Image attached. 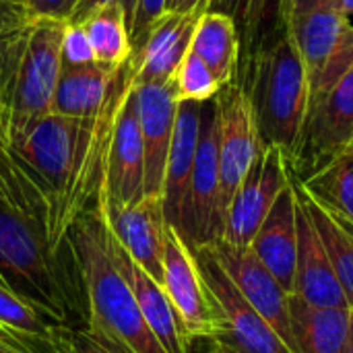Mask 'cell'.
<instances>
[{
  "label": "cell",
  "mask_w": 353,
  "mask_h": 353,
  "mask_svg": "<svg viewBox=\"0 0 353 353\" xmlns=\"http://www.w3.org/2000/svg\"><path fill=\"white\" fill-rule=\"evenodd\" d=\"M0 283L54 323L87 329V300L74 242L54 248L43 225L0 201Z\"/></svg>",
  "instance_id": "cell-1"
},
{
  "label": "cell",
  "mask_w": 353,
  "mask_h": 353,
  "mask_svg": "<svg viewBox=\"0 0 353 353\" xmlns=\"http://www.w3.org/2000/svg\"><path fill=\"white\" fill-rule=\"evenodd\" d=\"M70 236L85 285V333L110 353H165L114 261L112 234L101 211L93 207L83 213Z\"/></svg>",
  "instance_id": "cell-2"
},
{
  "label": "cell",
  "mask_w": 353,
  "mask_h": 353,
  "mask_svg": "<svg viewBox=\"0 0 353 353\" xmlns=\"http://www.w3.org/2000/svg\"><path fill=\"white\" fill-rule=\"evenodd\" d=\"M242 89L248 95L263 147H277L290 159L310 97L304 62L290 27L263 46Z\"/></svg>",
  "instance_id": "cell-3"
},
{
  "label": "cell",
  "mask_w": 353,
  "mask_h": 353,
  "mask_svg": "<svg viewBox=\"0 0 353 353\" xmlns=\"http://www.w3.org/2000/svg\"><path fill=\"white\" fill-rule=\"evenodd\" d=\"M64 27L66 21L31 17L2 105V116L10 130L50 114L62 72L60 43Z\"/></svg>",
  "instance_id": "cell-4"
},
{
  "label": "cell",
  "mask_w": 353,
  "mask_h": 353,
  "mask_svg": "<svg viewBox=\"0 0 353 353\" xmlns=\"http://www.w3.org/2000/svg\"><path fill=\"white\" fill-rule=\"evenodd\" d=\"M353 143V66L329 89L308 97L300 139L288 159L290 174L304 182Z\"/></svg>",
  "instance_id": "cell-5"
},
{
  "label": "cell",
  "mask_w": 353,
  "mask_h": 353,
  "mask_svg": "<svg viewBox=\"0 0 353 353\" xmlns=\"http://www.w3.org/2000/svg\"><path fill=\"white\" fill-rule=\"evenodd\" d=\"M288 27L304 62L310 97L353 66V23L333 2L290 19Z\"/></svg>",
  "instance_id": "cell-6"
},
{
  "label": "cell",
  "mask_w": 353,
  "mask_h": 353,
  "mask_svg": "<svg viewBox=\"0 0 353 353\" xmlns=\"http://www.w3.org/2000/svg\"><path fill=\"white\" fill-rule=\"evenodd\" d=\"M192 252L223 327L217 341L238 353H294L275 333V329L240 294L236 283L217 261L211 244L194 246Z\"/></svg>",
  "instance_id": "cell-7"
},
{
  "label": "cell",
  "mask_w": 353,
  "mask_h": 353,
  "mask_svg": "<svg viewBox=\"0 0 353 353\" xmlns=\"http://www.w3.org/2000/svg\"><path fill=\"white\" fill-rule=\"evenodd\" d=\"M180 236L190 248L215 244L223 238L217 95L209 101H203L201 108V132L188 188L184 228Z\"/></svg>",
  "instance_id": "cell-8"
},
{
  "label": "cell",
  "mask_w": 353,
  "mask_h": 353,
  "mask_svg": "<svg viewBox=\"0 0 353 353\" xmlns=\"http://www.w3.org/2000/svg\"><path fill=\"white\" fill-rule=\"evenodd\" d=\"M163 290L188 341L217 339L221 335L223 327L199 271L194 252L172 225H168L163 248Z\"/></svg>",
  "instance_id": "cell-9"
},
{
  "label": "cell",
  "mask_w": 353,
  "mask_h": 353,
  "mask_svg": "<svg viewBox=\"0 0 353 353\" xmlns=\"http://www.w3.org/2000/svg\"><path fill=\"white\" fill-rule=\"evenodd\" d=\"M290 180L292 174L283 151L263 147L225 211L221 240L236 248H250L256 232Z\"/></svg>",
  "instance_id": "cell-10"
},
{
  "label": "cell",
  "mask_w": 353,
  "mask_h": 353,
  "mask_svg": "<svg viewBox=\"0 0 353 353\" xmlns=\"http://www.w3.org/2000/svg\"><path fill=\"white\" fill-rule=\"evenodd\" d=\"M219 108V184L223 223L225 211L263 149L252 108L246 91L238 83L221 87L217 93Z\"/></svg>",
  "instance_id": "cell-11"
},
{
  "label": "cell",
  "mask_w": 353,
  "mask_h": 353,
  "mask_svg": "<svg viewBox=\"0 0 353 353\" xmlns=\"http://www.w3.org/2000/svg\"><path fill=\"white\" fill-rule=\"evenodd\" d=\"M145 196V151L137 116L134 83L126 91L110 143L103 190L95 205L105 209H122Z\"/></svg>",
  "instance_id": "cell-12"
},
{
  "label": "cell",
  "mask_w": 353,
  "mask_h": 353,
  "mask_svg": "<svg viewBox=\"0 0 353 353\" xmlns=\"http://www.w3.org/2000/svg\"><path fill=\"white\" fill-rule=\"evenodd\" d=\"M118 246L159 285H163V248L168 219L161 196H143L139 203L122 209L95 205Z\"/></svg>",
  "instance_id": "cell-13"
},
{
  "label": "cell",
  "mask_w": 353,
  "mask_h": 353,
  "mask_svg": "<svg viewBox=\"0 0 353 353\" xmlns=\"http://www.w3.org/2000/svg\"><path fill=\"white\" fill-rule=\"evenodd\" d=\"M217 261L236 283L248 304L275 329L283 343L296 353L290 327V294L267 271L250 248H236L223 240L211 244Z\"/></svg>",
  "instance_id": "cell-14"
},
{
  "label": "cell",
  "mask_w": 353,
  "mask_h": 353,
  "mask_svg": "<svg viewBox=\"0 0 353 353\" xmlns=\"http://www.w3.org/2000/svg\"><path fill=\"white\" fill-rule=\"evenodd\" d=\"M134 99L145 151V196H161L180 101L172 83H134Z\"/></svg>",
  "instance_id": "cell-15"
},
{
  "label": "cell",
  "mask_w": 353,
  "mask_h": 353,
  "mask_svg": "<svg viewBox=\"0 0 353 353\" xmlns=\"http://www.w3.org/2000/svg\"><path fill=\"white\" fill-rule=\"evenodd\" d=\"M209 4H201L190 12H165L149 31L143 46L132 52L130 66L137 85L172 83L178 66L190 50L194 29Z\"/></svg>",
  "instance_id": "cell-16"
},
{
  "label": "cell",
  "mask_w": 353,
  "mask_h": 353,
  "mask_svg": "<svg viewBox=\"0 0 353 353\" xmlns=\"http://www.w3.org/2000/svg\"><path fill=\"white\" fill-rule=\"evenodd\" d=\"M296 217H298V256H296V277H294L292 296L323 308H352L337 279V273L331 265V259L298 192H296Z\"/></svg>",
  "instance_id": "cell-17"
},
{
  "label": "cell",
  "mask_w": 353,
  "mask_h": 353,
  "mask_svg": "<svg viewBox=\"0 0 353 353\" xmlns=\"http://www.w3.org/2000/svg\"><path fill=\"white\" fill-rule=\"evenodd\" d=\"M201 101H180L176 112L174 137L168 153L165 176H163V213L172 228L182 234L184 217H186V203H188V188L194 168V155L199 145L201 132Z\"/></svg>",
  "instance_id": "cell-18"
},
{
  "label": "cell",
  "mask_w": 353,
  "mask_h": 353,
  "mask_svg": "<svg viewBox=\"0 0 353 353\" xmlns=\"http://www.w3.org/2000/svg\"><path fill=\"white\" fill-rule=\"evenodd\" d=\"M250 250L267 267V271L292 294L296 277L298 256V217H296V192L290 184L277 196L273 209L256 232Z\"/></svg>",
  "instance_id": "cell-19"
},
{
  "label": "cell",
  "mask_w": 353,
  "mask_h": 353,
  "mask_svg": "<svg viewBox=\"0 0 353 353\" xmlns=\"http://www.w3.org/2000/svg\"><path fill=\"white\" fill-rule=\"evenodd\" d=\"M112 252H114V261H116L122 277L126 279V283H128V288H130V292H132V296L141 308L145 323L149 325V329L155 335V339L159 341V345L165 350V353H188L190 341L184 335L180 319L174 310L163 285H159L155 279H151L118 246L114 236H112Z\"/></svg>",
  "instance_id": "cell-20"
},
{
  "label": "cell",
  "mask_w": 353,
  "mask_h": 353,
  "mask_svg": "<svg viewBox=\"0 0 353 353\" xmlns=\"http://www.w3.org/2000/svg\"><path fill=\"white\" fill-rule=\"evenodd\" d=\"M209 10L221 12L234 21L240 43L234 83L244 87L256 54L271 37L288 27L283 0H209Z\"/></svg>",
  "instance_id": "cell-21"
},
{
  "label": "cell",
  "mask_w": 353,
  "mask_h": 353,
  "mask_svg": "<svg viewBox=\"0 0 353 353\" xmlns=\"http://www.w3.org/2000/svg\"><path fill=\"white\" fill-rule=\"evenodd\" d=\"M353 308H323L290 294V327L296 353H343Z\"/></svg>",
  "instance_id": "cell-22"
},
{
  "label": "cell",
  "mask_w": 353,
  "mask_h": 353,
  "mask_svg": "<svg viewBox=\"0 0 353 353\" xmlns=\"http://www.w3.org/2000/svg\"><path fill=\"white\" fill-rule=\"evenodd\" d=\"M116 72L118 68H108L97 62L79 68H62L50 114L77 120L95 118L112 93Z\"/></svg>",
  "instance_id": "cell-23"
},
{
  "label": "cell",
  "mask_w": 353,
  "mask_h": 353,
  "mask_svg": "<svg viewBox=\"0 0 353 353\" xmlns=\"http://www.w3.org/2000/svg\"><path fill=\"white\" fill-rule=\"evenodd\" d=\"M292 184L312 219V225L331 259V265L347 296V302L353 308V223L345 217L333 213L319 201H314L294 176H292Z\"/></svg>",
  "instance_id": "cell-24"
},
{
  "label": "cell",
  "mask_w": 353,
  "mask_h": 353,
  "mask_svg": "<svg viewBox=\"0 0 353 353\" xmlns=\"http://www.w3.org/2000/svg\"><path fill=\"white\" fill-rule=\"evenodd\" d=\"M190 50L209 66L221 87L236 81L240 43L230 17L215 10L203 12L194 29Z\"/></svg>",
  "instance_id": "cell-25"
},
{
  "label": "cell",
  "mask_w": 353,
  "mask_h": 353,
  "mask_svg": "<svg viewBox=\"0 0 353 353\" xmlns=\"http://www.w3.org/2000/svg\"><path fill=\"white\" fill-rule=\"evenodd\" d=\"M0 331L19 339L31 341L46 352L66 350L70 329L54 323L41 310L19 298L4 283H0Z\"/></svg>",
  "instance_id": "cell-26"
},
{
  "label": "cell",
  "mask_w": 353,
  "mask_h": 353,
  "mask_svg": "<svg viewBox=\"0 0 353 353\" xmlns=\"http://www.w3.org/2000/svg\"><path fill=\"white\" fill-rule=\"evenodd\" d=\"M77 25L85 29L97 64L120 68L132 58L128 19L120 4L101 6Z\"/></svg>",
  "instance_id": "cell-27"
},
{
  "label": "cell",
  "mask_w": 353,
  "mask_h": 353,
  "mask_svg": "<svg viewBox=\"0 0 353 353\" xmlns=\"http://www.w3.org/2000/svg\"><path fill=\"white\" fill-rule=\"evenodd\" d=\"M300 182V180H298ZM306 192L353 223V151L347 149L321 172L300 182Z\"/></svg>",
  "instance_id": "cell-28"
},
{
  "label": "cell",
  "mask_w": 353,
  "mask_h": 353,
  "mask_svg": "<svg viewBox=\"0 0 353 353\" xmlns=\"http://www.w3.org/2000/svg\"><path fill=\"white\" fill-rule=\"evenodd\" d=\"M172 87L176 91L178 101H201V103L213 99L221 91V85L215 79V74L192 50H188L182 64L178 66Z\"/></svg>",
  "instance_id": "cell-29"
},
{
  "label": "cell",
  "mask_w": 353,
  "mask_h": 353,
  "mask_svg": "<svg viewBox=\"0 0 353 353\" xmlns=\"http://www.w3.org/2000/svg\"><path fill=\"white\" fill-rule=\"evenodd\" d=\"M60 62L62 68H79L95 62L89 37L81 25L66 23L64 33H62V43H60Z\"/></svg>",
  "instance_id": "cell-30"
},
{
  "label": "cell",
  "mask_w": 353,
  "mask_h": 353,
  "mask_svg": "<svg viewBox=\"0 0 353 353\" xmlns=\"http://www.w3.org/2000/svg\"><path fill=\"white\" fill-rule=\"evenodd\" d=\"M165 14V0H137L134 12L128 23V35L132 52H137L147 39L151 27Z\"/></svg>",
  "instance_id": "cell-31"
},
{
  "label": "cell",
  "mask_w": 353,
  "mask_h": 353,
  "mask_svg": "<svg viewBox=\"0 0 353 353\" xmlns=\"http://www.w3.org/2000/svg\"><path fill=\"white\" fill-rule=\"evenodd\" d=\"M79 0H25L23 6L33 19H56L68 21Z\"/></svg>",
  "instance_id": "cell-32"
},
{
  "label": "cell",
  "mask_w": 353,
  "mask_h": 353,
  "mask_svg": "<svg viewBox=\"0 0 353 353\" xmlns=\"http://www.w3.org/2000/svg\"><path fill=\"white\" fill-rule=\"evenodd\" d=\"M108 4H120V6L124 8V12H126L128 23H130V17H132V12H134L137 0H79L77 6L72 8V12H70V17H68L66 23H74V25H77V23H81L85 17H89L93 10H97V8H101V6H108Z\"/></svg>",
  "instance_id": "cell-33"
},
{
  "label": "cell",
  "mask_w": 353,
  "mask_h": 353,
  "mask_svg": "<svg viewBox=\"0 0 353 353\" xmlns=\"http://www.w3.org/2000/svg\"><path fill=\"white\" fill-rule=\"evenodd\" d=\"M68 353H110L103 350L91 335L85 331H70L68 335Z\"/></svg>",
  "instance_id": "cell-34"
},
{
  "label": "cell",
  "mask_w": 353,
  "mask_h": 353,
  "mask_svg": "<svg viewBox=\"0 0 353 353\" xmlns=\"http://www.w3.org/2000/svg\"><path fill=\"white\" fill-rule=\"evenodd\" d=\"M331 0H283V10H285V23L294 17H300L304 12H310Z\"/></svg>",
  "instance_id": "cell-35"
},
{
  "label": "cell",
  "mask_w": 353,
  "mask_h": 353,
  "mask_svg": "<svg viewBox=\"0 0 353 353\" xmlns=\"http://www.w3.org/2000/svg\"><path fill=\"white\" fill-rule=\"evenodd\" d=\"M19 8H21V4H17V2L0 0V105H2V33H4V27L8 25V21L14 17V12Z\"/></svg>",
  "instance_id": "cell-36"
},
{
  "label": "cell",
  "mask_w": 353,
  "mask_h": 353,
  "mask_svg": "<svg viewBox=\"0 0 353 353\" xmlns=\"http://www.w3.org/2000/svg\"><path fill=\"white\" fill-rule=\"evenodd\" d=\"M188 353H238L232 347H228L225 343L217 341V339H196L190 341V350Z\"/></svg>",
  "instance_id": "cell-37"
},
{
  "label": "cell",
  "mask_w": 353,
  "mask_h": 353,
  "mask_svg": "<svg viewBox=\"0 0 353 353\" xmlns=\"http://www.w3.org/2000/svg\"><path fill=\"white\" fill-rule=\"evenodd\" d=\"M209 0H165V12H190Z\"/></svg>",
  "instance_id": "cell-38"
},
{
  "label": "cell",
  "mask_w": 353,
  "mask_h": 353,
  "mask_svg": "<svg viewBox=\"0 0 353 353\" xmlns=\"http://www.w3.org/2000/svg\"><path fill=\"white\" fill-rule=\"evenodd\" d=\"M0 353H33L29 347H25L23 343H19L14 337L6 335L0 331Z\"/></svg>",
  "instance_id": "cell-39"
},
{
  "label": "cell",
  "mask_w": 353,
  "mask_h": 353,
  "mask_svg": "<svg viewBox=\"0 0 353 353\" xmlns=\"http://www.w3.org/2000/svg\"><path fill=\"white\" fill-rule=\"evenodd\" d=\"M331 2L353 23V0H331Z\"/></svg>",
  "instance_id": "cell-40"
},
{
  "label": "cell",
  "mask_w": 353,
  "mask_h": 353,
  "mask_svg": "<svg viewBox=\"0 0 353 353\" xmlns=\"http://www.w3.org/2000/svg\"><path fill=\"white\" fill-rule=\"evenodd\" d=\"M343 353H353V312H352V325H350V335H347V343L343 347Z\"/></svg>",
  "instance_id": "cell-41"
},
{
  "label": "cell",
  "mask_w": 353,
  "mask_h": 353,
  "mask_svg": "<svg viewBox=\"0 0 353 353\" xmlns=\"http://www.w3.org/2000/svg\"><path fill=\"white\" fill-rule=\"evenodd\" d=\"M6 2H17V4H23L25 0H6Z\"/></svg>",
  "instance_id": "cell-42"
},
{
  "label": "cell",
  "mask_w": 353,
  "mask_h": 353,
  "mask_svg": "<svg viewBox=\"0 0 353 353\" xmlns=\"http://www.w3.org/2000/svg\"><path fill=\"white\" fill-rule=\"evenodd\" d=\"M350 149H352V151H353V143H352V147H350Z\"/></svg>",
  "instance_id": "cell-43"
}]
</instances>
